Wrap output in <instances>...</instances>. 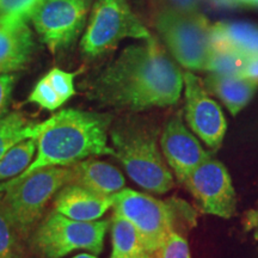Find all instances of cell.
<instances>
[{
  "mask_svg": "<svg viewBox=\"0 0 258 258\" xmlns=\"http://www.w3.org/2000/svg\"><path fill=\"white\" fill-rule=\"evenodd\" d=\"M183 73L156 38L139 41L118 54L89 84V96L103 105L139 112L178 102Z\"/></svg>",
  "mask_w": 258,
  "mask_h": 258,
  "instance_id": "obj_1",
  "label": "cell"
},
{
  "mask_svg": "<svg viewBox=\"0 0 258 258\" xmlns=\"http://www.w3.org/2000/svg\"><path fill=\"white\" fill-rule=\"evenodd\" d=\"M110 115L99 112L63 109L43 122H38L36 158L19 179L35 171L51 166H71L84 159L112 156L109 146Z\"/></svg>",
  "mask_w": 258,
  "mask_h": 258,
  "instance_id": "obj_2",
  "label": "cell"
},
{
  "mask_svg": "<svg viewBox=\"0 0 258 258\" xmlns=\"http://www.w3.org/2000/svg\"><path fill=\"white\" fill-rule=\"evenodd\" d=\"M109 138L114 157L139 186L153 194L173 188L172 175L158 146V129L141 117L128 116L111 123Z\"/></svg>",
  "mask_w": 258,
  "mask_h": 258,
  "instance_id": "obj_3",
  "label": "cell"
},
{
  "mask_svg": "<svg viewBox=\"0 0 258 258\" xmlns=\"http://www.w3.org/2000/svg\"><path fill=\"white\" fill-rule=\"evenodd\" d=\"M71 183V166L46 167L23 178L0 183L5 211L22 239L25 241L30 238L43 219L48 203Z\"/></svg>",
  "mask_w": 258,
  "mask_h": 258,
  "instance_id": "obj_4",
  "label": "cell"
},
{
  "mask_svg": "<svg viewBox=\"0 0 258 258\" xmlns=\"http://www.w3.org/2000/svg\"><path fill=\"white\" fill-rule=\"evenodd\" d=\"M154 27L171 55L190 71H207L213 54L212 24L200 12L166 8L154 19Z\"/></svg>",
  "mask_w": 258,
  "mask_h": 258,
  "instance_id": "obj_5",
  "label": "cell"
},
{
  "mask_svg": "<svg viewBox=\"0 0 258 258\" xmlns=\"http://www.w3.org/2000/svg\"><path fill=\"white\" fill-rule=\"evenodd\" d=\"M108 228V220H72L51 211L36 226L29 241L32 252L38 258H62L77 250L99 254Z\"/></svg>",
  "mask_w": 258,
  "mask_h": 258,
  "instance_id": "obj_6",
  "label": "cell"
},
{
  "mask_svg": "<svg viewBox=\"0 0 258 258\" xmlns=\"http://www.w3.org/2000/svg\"><path fill=\"white\" fill-rule=\"evenodd\" d=\"M125 38L146 41L152 35L127 0H95L80 40L84 55L98 57Z\"/></svg>",
  "mask_w": 258,
  "mask_h": 258,
  "instance_id": "obj_7",
  "label": "cell"
},
{
  "mask_svg": "<svg viewBox=\"0 0 258 258\" xmlns=\"http://www.w3.org/2000/svg\"><path fill=\"white\" fill-rule=\"evenodd\" d=\"M91 8L92 0H41L29 22L48 49L56 54L80 37Z\"/></svg>",
  "mask_w": 258,
  "mask_h": 258,
  "instance_id": "obj_8",
  "label": "cell"
},
{
  "mask_svg": "<svg viewBox=\"0 0 258 258\" xmlns=\"http://www.w3.org/2000/svg\"><path fill=\"white\" fill-rule=\"evenodd\" d=\"M112 201L114 213L137 227L150 252H156L167 235L173 232L178 208L172 202H163L132 189H122L112 195Z\"/></svg>",
  "mask_w": 258,
  "mask_h": 258,
  "instance_id": "obj_9",
  "label": "cell"
},
{
  "mask_svg": "<svg viewBox=\"0 0 258 258\" xmlns=\"http://www.w3.org/2000/svg\"><path fill=\"white\" fill-rule=\"evenodd\" d=\"M184 185L205 214L230 219L234 215L237 196L224 164L209 157L186 178Z\"/></svg>",
  "mask_w": 258,
  "mask_h": 258,
  "instance_id": "obj_10",
  "label": "cell"
},
{
  "mask_svg": "<svg viewBox=\"0 0 258 258\" xmlns=\"http://www.w3.org/2000/svg\"><path fill=\"white\" fill-rule=\"evenodd\" d=\"M183 88L188 125L208 147L218 150L227 128L221 108L209 97L205 83L189 71L183 73Z\"/></svg>",
  "mask_w": 258,
  "mask_h": 258,
  "instance_id": "obj_11",
  "label": "cell"
},
{
  "mask_svg": "<svg viewBox=\"0 0 258 258\" xmlns=\"http://www.w3.org/2000/svg\"><path fill=\"white\" fill-rule=\"evenodd\" d=\"M160 147L166 163L182 184L200 164L211 157L183 123L180 114L166 122L160 137Z\"/></svg>",
  "mask_w": 258,
  "mask_h": 258,
  "instance_id": "obj_12",
  "label": "cell"
},
{
  "mask_svg": "<svg viewBox=\"0 0 258 258\" xmlns=\"http://www.w3.org/2000/svg\"><path fill=\"white\" fill-rule=\"evenodd\" d=\"M35 51V37L29 19L0 18V76L25 69Z\"/></svg>",
  "mask_w": 258,
  "mask_h": 258,
  "instance_id": "obj_13",
  "label": "cell"
},
{
  "mask_svg": "<svg viewBox=\"0 0 258 258\" xmlns=\"http://www.w3.org/2000/svg\"><path fill=\"white\" fill-rule=\"evenodd\" d=\"M114 205L112 196H103L77 184L64 185L53 200V211L78 221H96Z\"/></svg>",
  "mask_w": 258,
  "mask_h": 258,
  "instance_id": "obj_14",
  "label": "cell"
},
{
  "mask_svg": "<svg viewBox=\"0 0 258 258\" xmlns=\"http://www.w3.org/2000/svg\"><path fill=\"white\" fill-rule=\"evenodd\" d=\"M72 183L103 196H112L124 188V177L111 164L88 158L71 165Z\"/></svg>",
  "mask_w": 258,
  "mask_h": 258,
  "instance_id": "obj_15",
  "label": "cell"
},
{
  "mask_svg": "<svg viewBox=\"0 0 258 258\" xmlns=\"http://www.w3.org/2000/svg\"><path fill=\"white\" fill-rule=\"evenodd\" d=\"M77 72L54 67L36 83L28 102L48 111H55L76 95Z\"/></svg>",
  "mask_w": 258,
  "mask_h": 258,
  "instance_id": "obj_16",
  "label": "cell"
},
{
  "mask_svg": "<svg viewBox=\"0 0 258 258\" xmlns=\"http://www.w3.org/2000/svg\"><path fill=\"white\" fill-rule=\"evenodd\" d=\"M207 91H211L224 103L227 110L235 116L251 101L258 89V83L240 74L211 73L205 79Z\"/></svg>",
  "mask_w": 258,
  "mask_h": 258,
  "instance_id": "obj_17",
  "label": "cell"
},
{
  "mask_svg": "<svg viewBox=\"0 0 258 258\" xmlns=\"http://www.w3.org/2000/svg\"><path fill=\"white\" fill-rule=\"evenodd\" d=\"M213 50L231 49L258 55V25L243 22H221L212 25Z\"/></svg>",
  "mask_w": 258,
  "mask_h": 258,
  "instance_id": "obj_18",
  "label": "cell"
},
{
  "mask_svg": "<svg viewBox=\"0 0 258 258\" xmlns=\"http://www.w3.org/2000/svg\"><path fill=\"white\" fill-rule=\"evenodd\" d=\"M38 122H32L22 112L12 111L0 117V159L16 145L28 139H35Z\"/></svg>",
  "mask_w": 258,
  "mask_h": 258,
  "instance_id": "obj_19",
  "label": "cell"
},
{
  "mask_svg": "<svg viewBox=\"0 0 258 258\" xmlns=\"http://www.w3.org/2000/svg\"><path fill=\"white\" fill-rule=\"evenodd\" d=\"M111 245L110 258L135 256L147 251L143 237L137 227L116 213L112 214L111 218Z\"/></svg>",
  "mask_w": 258,
  "mask_h": 258,
  "instance_id": "obj_20",
  "label": "cell"
},
{
  "mask_svg": "<svg viewBox=\"0 0 258 258\" xmlns=\"http://www.w3.org/2000/svg\"><path fill=\"white\" fill-rule=\"evenodd\" d=\"M36 150L37 144L35 139H28L12 147L0 159V182L23 173L34 161Z\"/></svg>",
  "mask_w": 258,
  "mask_h": 258,
  "instance_id": "obj_21",
  "label": "cell"
},
{
  "mask_svg": "<svg viewBox=\"0 0 258 258\" xmlns=\"http://www.w3.org/2000/svg\"><path fill=\"white\" fill-rule=\"evenodd\" d=\"M23 239L18 234L3 203L0 192V258H25Z\"/></svg>",
  "mask_w": 258,
  "mask_h": 258,
  "instance_id": "obj_22",
  "label": "cell"
},
{
  "mask_svg": "<svg viewBox=\"0 0 258 258\" xmlns=\"http://www.w3.org/2000/svg\"><path fill=\"white\" fill-rule=\"evenodd\" d=\"M249 55L231 49L213 50L207 71L211 73L240 74L250 60Z\"/></svg>",
  "mask_w": 258,
  "mask_h": 258,
  "instance_id": "obj_23",
  "label": "cell"
},
{
  "mask_svg": "<svg viewBox=\"0 0 258 258\" xmlns=\"http://www.w3.org/2000/svg\"><path fill=\"white\" fill-rule=\"evenodd\" d=\"M156 258H191L188 241L182 234L171 232L156 252Z\"/></svg>",
  "mask_w": 258,
  "mask_h": 258,
  "instance_id": "obj_24",
  "label": "cell"
},
{
  "mask_svg": "<svg viewBox=\"0 0 258 258\" xmlns=\"http://www.w3.org/2000/svg\"><path fill=\"white\" fill-rule=\"evenodd\" d=\"M41 0H0V18L21 17L29 19Z\"/></svg>",
  "mask_w": 258,
  "mask_h": 258,
  "instance_id": "obj_25",
  "label": "cell"
},
{
  "mask_svg": "<svg viewBox=\"0 0 258 258\" xmlns=\"http://www.w3.org/2000/svg\"><path fill=\"white\" fill-rule=\"evenodd\" d=\"M16 82H17L16 74H3V76H0V117L4 116L8 111Z\"/></svg>",
  "mask_w": 258,
  "mask_h": 258,
  "instance_id": "obj_26",
  "label": "cell"
},
{
  "mask_svg": "<svg viewBox=\"0 0 258 258\" xmlns=\"http://www.w3.org/2000/svg\"><path fill=\"white\" fill-rule=\"evenodd\" d=\"M165 3L167 8L177 10H186V11H194L198 8L201 0H160Z\"/></svg>",
  "mask_w": 258,
  "mask_h": 258,
  "instance_id": "obj_27",
  "label": "cell"
},
{
  "mask_svg": "<svg viewBox=\"0 0 258 258\" xmlns=\"http://www.w3.org/2000/svg\"><path fill=\"white\" fill-rule=\"evenodd\" d=\"M245 228L247 231H253L254 239L258 240V207L257 209L246 213V217L244 219Z\"/></svg>",
  "mask_w": 258,
  "mask_h": 258,
  "instance_id": "obj_28",
  "label": "cell"
},
{
  "mask_svg": "<svg viewBox=\"0 0 258 258\" xmlns=\"http://www.w3.org/2000/svg\"><path fill=\"white\" fill-rule=\"evenodd\" d=\"M240 76L258 83V55L250 57L249 62H247L243 72L240 73Z\"/></svg>",
  "mask_w": 258,
  "mask_h": 258,
  "instance_id": "obj_29",
  "label": "cell"
},
{
  "mask_svg": "<svg viewBox=\"0 0 258 258\" xmlns=\"http://www.w3.org/2000/svg\"><path fill=\"white\" fill-rule=\"evenodd\" d=\"M118 258H156V254L153 252H143V253H139L135 254V256H125V257H118Z\"/></svg>",
  "mask_w": 258,
  "mask_h": 258,
  "instance_id": "obj_30",
  "label": "cell"
},
{
  "mask_svg": "<svg viewBox=\"0 0 258 258\" xmlns=\"http://www.w3.org/2000/svg\"><path fill=\"white\" fill-rule=\"evenodd\" d=\"M71 258H97V257H96V254H92V253H79V254H76V256H73Z\"/></svg>",
  "mask_w": 258,
  "mask_h": 258,
  "instance_id": "obj_31",
  "label": "cell"
},
{
  "mask_svg": "<svg viewBox=\"0 0 258 258\" xmlns=\"http://www.w3.org/2000/svg\"><path fill=\"white\" fill-rule=\"evenodd\" d=\"M250 8H258V0H252L250 4Z\"/></svg>",
  "mask_w": 258,
  "mask_h": 258,
  "instance_id": "obj_32",
  "label": "cell"
}]
</instances>
